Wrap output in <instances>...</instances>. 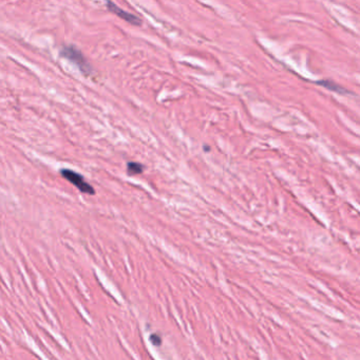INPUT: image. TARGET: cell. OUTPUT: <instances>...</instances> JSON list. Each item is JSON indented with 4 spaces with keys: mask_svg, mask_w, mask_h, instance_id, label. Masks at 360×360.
<instances>
[{
    "mask_svg": "<svg viewBox=\"0 0 360 360\" xmlns=\"http://www.w3.org/2000/svg\"><path fill=\"white\" fill-rule=\"evenodd\" d=\"M61 175L68 180V181L71 182L74 186H76L82 192L88 193V194H94L95 193V190L94 188L89 184L86 182V180L84 179V177L80 174L75 173L73 170L70 169H63L61 170Z\"/></svg>",
    "mask_w": 360,
    "mask_h": 360,
    "instance_id": "7a4b0ae2",
    "label": "cell"
},
{
    "mask_svg": "<svg viewBox=\"0 0 360 360\" xmlns=\"http://www.w3.org/2000/svg\"><path fill=\"white\" fill-rule=\"evenodd\" d=\"M150 340H151V342L154 346H160L162 344V339H161L160 336L157 335V334H152L151 337H150Z\"/></svg>",
    "mask_w": 360,
    "mask_h": 360,
    "instance_id": "8992f818",
    "label": "cell"
},
{
    "mask_svg": "<svg viewBox=\"0 0 360 360\" xmlns=\"http://www.w3.org/2000/svg\"><path fill=\"white\" fill-rule=\"evenodd\" d=\"M128 174L129 175H140L143 173L144 170V166L140 163H135V162H130L128 163Z\"/></svg>",
    "mask_w": 360,
    "mask_h": 360,
    "instance_id": "277c9868",
    "label": "cell"
},
{
    "mask_svg": "<svg viewBox=\"0 0 360 360\" xmlns=\"http://www.w3.org/2000/svg\"><path fill=\"white\" fill-rule=\"evenodd\" d=\"M61 54L62 56L69 59L70 62H72L74 65L79 67L86 75H88L91 72V67L88 64L87 59H86V57L77 48L73 46H66L62 49Z\"/></svg>",
    "mask_w": 360,
    "mask_h": 360,
    "instance_id": "6da1fadb",
    "label": "cell"
},
{
    "mask_svg": "<svg viewBox=\"0 0 360 360\" xmlns=\"http://www.w3.org/2000/svg\"><path fill=\"white\" fill-rule=\"evenodd\" d=\"M319 85H322L323 87H325L329 90H332V91H335V92H339V93H344V92H347L344 88H340L338 85L334 84L332 82H328V81H322V82H318Z\"/></svg>",
    "mask_w": 360,
    "mask_h": 360,
    "instance_id": "5b68a950",
    "label": "cell"
},
{
    "mask_svg": "<svg viewBox=\"0 0 360 360\" xmlns=\"http://www.w3.org/2000/svg\"><path fill=\"white\" fill-rule=\"evenodd\" d=\"M107 7L109 8L110 12L114 13L115 15L121 17L122 19L126 20L127 22H129L133 25H141L142 24V20L139 18L138 16H135L129 12H126L124 11L123 8L118 7L115 3H113L112 1H110V0H107Z\"/></svg>",
    "mask_w": 360,
    "mask_h": 360,
    "instance_id": "3957f363",
    "label": "cell"
}]
</instances>
